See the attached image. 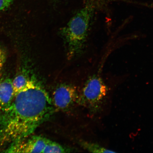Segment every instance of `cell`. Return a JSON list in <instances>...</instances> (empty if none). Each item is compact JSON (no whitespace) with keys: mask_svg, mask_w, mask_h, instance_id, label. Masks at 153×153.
Listing matches in <instances>:
<instances>
[{"mask_svg":"<svg viewBox=\"0 0 153 153\" xmlns=\"http://www.w3.org/2000/svg\"><path fill=\"white\" fill-rule=\"evenodd\" d=\"M55 109L52 98L36 78L14 97L3 112L0 124V148L9 146L30 136Z\"/></svg>","mask_w":153,"mask_h":153,"instance_id":"1","label":"cell"},{"mask_svg":"<svg viewBox=\"0 0 153 153\" xmlns=\"http://www.w3.org/2000/svg\"><path fill=\"white\" fill-rule=\"evenodd\" d=\"M97 6L96 0L88 1L62 29V34L70 58L79 54L83 50Z\"/></svg>","mask_w":153,"mask_h":153,"instance_id":"2","label":"cell"},{"mask_svg":"<svg viewBox=\"0 0 153 153\" xmlns=\"http://www.w3.org/2000/svg\"><path fill=\"white\" fill-rule=\"evenodd\" d=\"M108 88L99 76H91L79 91V105L92 113L99 111L108 92Z\"/></svg>","mask_w":153,"mask_h":153,"instance_id":"3","label":"cell"},{"mask_svg":"<svg viewBox=\"0 0 153 153\" xmlns=\"http://www.w3.org/2000/svg\"><path fill=\"white\" fill-rule=\"evenodd\" d=\"M79 91L74 85L62 83L57 86L51 97L55 109L66 111L79 105Z\"/></svg>","mask_w":153,"mask_h":153,"instance_id":"4","label":"cell"},{"mask_svg":"<svg viewBox=\"0 0 153 153\" xmlns=\"http://www.w3.org/2000/svg\"><path fill=\"white\" fill-rule=\"evenodd\" d=\"M51 140L40 135L29 137L10 145L4 150L9 153H45Z\"/></svg>","mask_w":153,"mask_h":153,"instance_id":"5","label":"cell"},{"mask_svg":"<svg viewBox=\"0 0 153 153\" xmlns=\"http://www.w3.org/2000/svg\"><path fill=\"white\" fill-rule=\"evenodd\" d=\"M12 81L9 77L0 76V110L3 112L10 106L14 98Z\"/></svg>","mask_w":153,"mask_h":153,"instance_id":"6","label":"cell"},{"mask_svg":"<svg viewBox=\"0 0 153 153\" xmlns=\"http://www.w3.org/2000/svg\"><path fill=\"white\" fill-rule=\"evenodd\" d=\"M31 74L28 70L23 68L13 79L14 97L30 85L36 78L33 74Z\"/></svg>","mask_w":153,"mask_h":153,"instance_id":"7","label":"cell"},{"mask_svg":"<svg viewBox=\"0 0 153 153\" xmlns=\"http://www.w3.org/2000/svg\"><path fill=\"white\" fill-rule=\"evenodd\" d=\"M80 145L82 148L88 152L93 153H114V151L108 150L100 145L87 141H81Z\"/></svg>","mask_w":153,"mask_h":153,"instance_id":"8","label":"cell"},{"mask_svg":"<svg viewBox=\"0 0 153 153\" xmlns=\"http://www.w3.org/2000/svg\"><path fill=\"white\" fill-rule=\"evenodd\" d=\"M14 0H0V11L6 10L10 6Z\"/></svg>","mask_w":153,"mask_h":153,"instance_id":"9","label":"cell"},{"mask_svg":"<svg viewBox=\"0 0 153 153\" xmlns=\"http://www.w3.org/2000/svg\"><path fill=\"white\" fill-rule=\"evenodd\" d=\"M6 59V54L2 48L0 47V69L3 68Z\"/></svg>","mask_w":153,"mask_h":153,"instance_id":"10","label":"cell"},{"mask_svg":"<svg viewBox=\"0 0 153 153\" xmlns=\"http://www.w3.org/2000/svg\"><path fill=\"white\" fill-rule=\"evenodd\" d=\"M3 112L0 110V124L1 123L3 117Z\"/></svg>","mask_w":153,"mask_h":153,"instance_id":"11","label":"cell"}]
</instances>
